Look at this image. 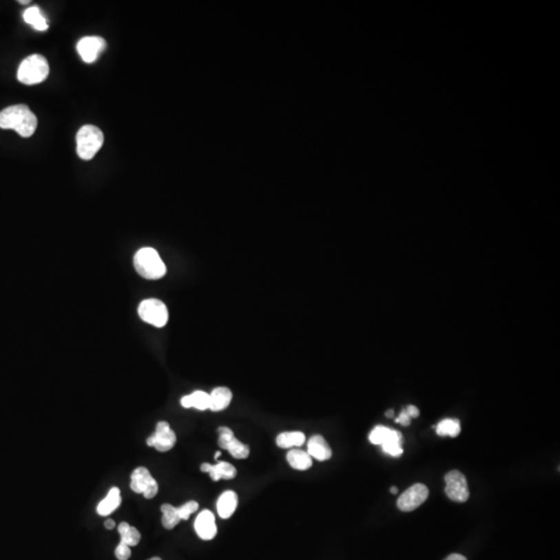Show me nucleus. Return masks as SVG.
Returning <instances> with one entry per match:
<instances>
[{
    "label": "nucleus",
    "mask_w": 560,
    "mask_h": 560,
    "mask_svg": "<svg viewBox=\"0 0 560 560\" xmlns=\"http://www.w3.org/2000/svg\"><path fill=\"white\" fill-rule=\"evenodd\" d=\"M395 422H397V424H402V426H410V424H411V418H410V416L408 415L407 412L404 410V411L400 414V416L397 418Z\"/></svg>",
    "instance_id": "nucleus-29"
},
{
    "label": "nucleus",
    "mask_w": 560,
    "mask_h": 560,
    "mask_svg": "<svg viewBox=\"0 0 560 560\" xmlns=\"http://www.w3.org/2000/svg\"><path fill=\"white\" fill-rule=\"evenodd\" d=\"M391 432H393V428H386L384 426H377L369 434V441L373 444L381 445L391 436Z\"/></svg>",
    "instance_id": "nucleus-26"
},
{
    "label": "nucleus",
    "mask_w": 560,
    "mask_h": 560,
    "mask_svg": "<svg viewBox=\"0 0 560 560\" xmlns=\"http://www.w3.org/2000/svg\"><path fill=\"white\" fill-rule=\"evenodd\" d=\"M49 75V65L47 59L41 54H32L26 57L18 69V80L28 85L41 83Z\"/></svg>",
    "instance_id": "nucleus-4"
},
{
    "label": "nucleus",
    "mask_w": 560,
    "mask_h": 560,
    "mask_svg": "<svg viewBox=\"0 0 560 560\" xmlns=\"http://www.w3.org/2000/svg\"><path fill=\"white\" fill-rule=\"evenodd\" d=\"M287 459L292 468L296 470H309L313 466V459L307 451L301 449H292L287 455Z\"/></svg>",
    "instance_id": "nucleus-17"
},
{
    "label": "nucleus",
    "mask_w": 560,
    "mask_h": 560,
    "mask_svg": "<svg viewBox=\"0 0 560 560\" xmlns=\"http://www.w3.org/2000/svg\"><path fill=\"white\" fill-rule=\"evenodd\" d=\"M38 118L25 104L10 106L0 112V128L15 130L22 137L36 132Z\"/></svg>",
    "instance_id": "nucleus-1"
},
{
    "label": "nucleus",
    "mask_w": 560,
    "mask_h": 560,
    "mask_svg": "<svg viewBox=\"0 0 560 560\" xmlns=\"http://www.w3.org/2000/svg\"><path fill=\"white\" fill-rule=\"evenodd\" d=\"M445 493L449 499L455 502H466L470 496L468 484L465 475L457 470H451L445 475Z\"/></svg>",
    "instance_id": "nucleus-6"
},
{
    "label": "nucleus",
    "mask_w": 560,
    "mask_h": 560,
    "mask_svg": "<svg viewBox=\"0 0 560 560\" xmlns=\"http://www.w3.org/2000/svg\"><path fill=\"white\" fill-rule=\"evenodd\" d=\"M180 404L184 408H196L204 411L210 407V395L205 391H194L191 395H185L180 400Z\"/></svg>",
    "instance_id": "nucleus-18"
},
{
    "label": "nucleus",
    "mask_w": 560,
    "mask_h": 560,
    "mask_svg": "<svg viewBox=\"0 0 560 560\" xmlns=\"http://www.w3.org/2000/svg\"><path fill=\"white\" fill-rule=\"evenodd\" d=\"M436 431L439 436L455 438L461 433V424L457 419L447 418V419H443L439 422L438 426H436Z\"/></svg>",
    "instance_id": "nucleus-24"
},
{
    "label": "nucleus",
    "mask_w": 560,
    "mask_h": 560,
    "mask_svg": "<svg viewBox=\"0 0 560 560\" xmlns=\"http://www.w3.org/2000/svg\"><path fill=\"white\" fill-rule=\"evenodd\" d=\"M304 443L305 435L302 432H284L276 438L277 446L280 448L302 446Z\"/></svg>",
    "instance_id": "nucleus-20"
},
{
    "label": "nucleus",
    "mask_w": 560,
    "mask_h": 560,
    "mask_svg": "<svg viewBox=\"0 0 560 560\" xmlns=\"http://www.w3.org/2000/svg\"><path fill=\"white\" fill-rule=\"evenodd\" d=\"M391 492L395 495V494H397V492H399V490H397V488L391 487Z\"/></svg>",
    "instance_id": "nucleus-33"
},
{
    "label": "nucleus",
    "mask_w": 560,
    "mask_h": 560,
    "mask_svg": "<svg viewBox=\"0 0 560 560\" xmlns=\"http://www.w3.org/2000/svg\"><path fill=\"white\" fill-rule=\"evenodd\" d=\"M393 413H395V412H393V410H391V411H387V417H393Z\"/></svg>",
    "instance_id": "nucleus-34"
},
{
    "label": "nucleus",
    "mask_w": 560,
    "mask_h": 560,
    "mask_svg": "<svg viewBox=\"0 0 560 560\" xmlns=\"http://www.w3.org/2000/svg\"><path fill=\"white\" fill-rule=\"evenodd\" d=\"M307 453L318 461H327L332 457L331 447L321 435H315L309 439Z\"/></svg>",
    "instance_id": "nucleus-14"
},
{
    "label": "nucleus",
    "mask_w": 560,
    "mask_h": 560,
    "mask_svg": "<svg viewBox=\"0 0 560 560\" xmlns=\"http://www.w3.org/2000/svg\"><path fill=\"white\" fill-rule=\"evenodd\" d=\"M19 3H22V5H26V3H30V1H19Z\"/></svg>",
    "instance_id": "nucleus-37"
},
{
    "label": "nucleus",
    "mask_w": 560,
    "mask_h": 560,
    "mask_svg": "<svg viewBox=\"0 0 560 560\" xmlns=\"http://www.w3.org/2000/svg\"><path fill=\"white\" fill-rule=\"evenodd\" d=\"M444 560H467V558L465 556L461 555V554H450V555L447 556Z\"/></svg>",
    "instance_id": "nucleus-31"
},
{
    "label": "nucleus",
    "mask_w": 560,
    "mask_h": 560,
    "mask_svg": "<svg viewBox=\"0 0 560 560\" xmlns=\"http://www.w3.org/2000/svg\"><path fill=\"white\" fill-rule=\"evenodd\" d=\"M233 400V393L227 387H217L210 395V407L209 409L214 412L222 411L227 409Z\"/></svg>",
    "instance_id": "nucleus-16"
},
{
    "label": "nucleus",
    "mask_w": 560,
    "mask_h": 560,
    "mask_svg": "<svg viewBox=\"0 0 560 560\" xmlns=\"http://www.w3.org/2000/svg\"><path fill=\"white\" fill-rule=\"evenodd\" d=\"M194 528H196L198 537L204 541H211L214 539L217 535L214 514L209 510L200 512L194 523Z\"/></svg>",
    "instance_id": "nucleus-12"
},
{
    "label": "nucleus",
    "mask_w": 560,
    "mask_h": 560,
    "mask_svg": "<svg viewBox=\"0 0 560 560\" xmlns=\"http://www.w3.org/2000/svg\"><path fill=\"white\" fill-rule=\"evenodd\" d=\"M134 267L141 277L149 280L162 278L166 274V266L157 250L151 247L141 248L134 256Z\"/></svg>",
    "instance_id": "nucleus-2"
},
{
    "label": "nucleus",
    "mask_w": 560,
    "mask_h": 560,
    "mask_svg": "<svg viewBox=\"0 0 560 560\" xmlns=\"http://www.w3.org/2000/svg\"><path fill=\"white\" fill-rule=\"evenodd\" d=\"M162 524L166 529H172L180 523V518L178 516V508L170 506V504H163L161 506Z\"/></svg>",
    "instance_id": "nucleus-25"
},
{
    "label": "nucleus",
    "mask_w": 560,
    "mask_h": 560,
    "mask_svg": "<svg viewBox=\"0 0 560 560\" xmlns=\"http://www.w3.org/2000/svg\"><path fill=\"white\" fill-rule=\"evenodd\" d=\"M198 510V504L196 501H189L178 508V516L180 520H188L194 512Z\"/></svg>",
    "instance_id": "nucleus-27"
},
{
    "label": "nucleus",
    "mask_w": 560,
    "mask_h": 560,
    "mask_svg": "<svg viewBox=\"0 0 560 560\" xmlns=\"http://www.w3.org/2000/svg\"><path fill=\"white\" fill-rule=\"evenodd\" d=\"M131 489L135 493L143 494L147 499H152L158 493V484L145 467H138L131 475Z\"/></svg>",
    "instance_id": "nucleus-7"
},
{
    "label": "nucleus",
    "mask_w": 560,
    "mask_h": 560,
    "mask_svg": "<svg viewBox=\"0 0 560 560\" xmlns=\"http://www.w3.org/2000/svg\"><path fill=\"white\" fill-rule=\"evenodd\" d=\"M149 560H162V559L160 557H153V558H151V559H149Z\"/></svg>",
    "instance_id": "nucleus-36"
},
{
    "label": "nucleus",
    "mask_w": 560,
    "mask_h": 560,
    "mask_svg": "<svg viewBox=\"0 0 560 560\" xmlns=\"http://www.w3.org/2000/svg\"><path fill=\"white\" fill-rule=\"evenodd\" d=\"M106 49V41L101 37H84L78 42L77 50L85 63L97 61L100 53Z\"/></svg>",
    "instance_id": "nucleus-11"
},
{
    "label": "nucleus",
    "mask_w": 560,
    "mask_h": 560,
    "mask_svg": "<svg viewBox=\"0 0 560 560\" xmlns=\"http://www.w3.org/2000/svg\"><path fill=\"white\" fill-rule=\"evenodd\" d=\"M218 434L219 446L229 451L235 459H244L249 457V446L240 442L231 428L227 426H220L218 428Z\"/></svg>",
    "instance_id": "nucleus-9"
},
{
    "label": "nucleus",
    "mask_w": 560,
    "mask_h": 560,
    "mask_svg": "<svg viewBox=\"0 0 560 560\" xmlns=\"http://www.w3.org/2000/svg\"><path fill=\"white\" fill-rule=\"evenodd\" d=\"M428 487L424 484H415L400 496L397 499V508L402 512H412L419 508L428 499Z\"/></svg>",
    "instance_id": "nucleus-8"
},
{
    "label": "nucleus",
    "mask_w": 560,
    "mask_h": 560,
    "mask_svg": "<svg viewBox=\"0 0 560 560\" xmlns=\"http://www.w3.org/2000/svg\"><path fill=\"white\" fill-rule=\"evenodd\" d=\"M402 443H403V436H402L401 433L397 432V430H393L391 436L386 439L384 443L381 444V446H382L383 451L385 453L391 455V457H401L402 453H404Z\"/></svg>",
    "instance_id": "nucleus-22"
},
{
    "label": "nucleus",
    "mask_w": 560,
    "mask_h": 560,
    "mask_svg": "<svg viewBox=\"0 0 560 560\" xmlns=\"http://www.w3.org/2000/svg\"><path fill=\"white\" fill-rule=\"evenodd\" d=\"M138 315L143 322L157 328L164 327L168 322L167 307L158 299L143 300L139 304Z\"/></svg>",
    "instance_id": "nucleus-5"
},
{
    "label": "nucleus",
    "mask_w": 560,
    "mask_h": 560,
    "mask_svg": "<svg viewBox=\"0 0 560 560\" xmlns=\"http://www.w3.org/2000/svg\"><path fill=\"white\" fill-rule=\"evenodd\" d=\"M116 556L118 560H128L131 557V549L128 545L121 541L116 547Z\"/></svg>",
    "instance_id": "nucleus-28"
},
{
    "label": "nucleus",
    "mask_w": 560,
    "mask_h": 560,
    "mask_svg": "<svg viewBox=\"0 0 560 560\" xmlns=\"http://www.w3.org/2000/svg\"><path fill=\"white\" fill-rule=\"evenodd\" d=\"M23 18L26 23L30 24L34 30H39V32H44V30H48L47 19L43 15L40 8L32 7L26 10L24 12Z\"/></svg>",
    "instance_id": "nucleus-21"
},
{
    "label": "nucleus",
    "mask_w": 560,
    "mask_h": 560,
    "mask_svg": "<svg viewBox=\"0 0 560 560\" xmlns=\"http://www.w3.org/2000/svg\"><path fill=\"white\" fill-rule=\"evenodd\" d=\"M116 526V523H114V520H107L105 522V527L108 529V530H112L114 529V527Z\"/></svg>",
    "instance_id": "nucleus-32"
},
{
    "label": "nucleus",
    "mask_w": 560,
    "mask_h": 560,
    "mask_svg": "<svg viewBox=\"0 0 560 560\" xmlns=\"http://www.w3.org/2000/svg\"><path fill=\"white\" fill-rule=\"evenodd\" d=\"M405 411L407 412V414L410 416V418H416L419 416V410H418L415 406H408V407L406 408Z\"/></svg>",
    "instance_id": "nucleus-30"
},
{
    "label": "nucleus",
    "mask_w": 560,
    "mask_h": 560,
    "mask_svg": "<svg viewBox=\"0 0 560 560\" xmlns=\"http://www.w3.org/2000/svg\"><path fill=\"white\" fill-rule=\"evenodd\" d=\"M118 533L121 535V541L126 543L129 547L138 545L141 535L135 527L130 526L128 523L123 522L118 525Z\"/></svg>",
    "instance_id": "nucleus-23"
},
{
    "label": "nucleus",
    "mask_w": 560,
    "mask_h": 560,
    "mask_svg": "<svg viewBox=\"0 0 560 560\" xmlns=\"http://www.w3.org/2000/svg\"><path fill=\"white\" fill-rule=\"evenodd\" d=\"M77 154L82 160H92L104 143V134L98 127L85 125L76 135Z\"/></svg>",
    "instance_id": "nucleus-3"
},
{
    "label": "nucleus",
    "mask_w": 560,
    "mask_h": 560,
    "mask_svg": "<svg viewBox=\"0 0 560 560\" xmlns=\"http://www.w3.org/2000/svg\"><path fill=\"white\" fill-rule=\"evenodd\" d=\"M176 433L170 428L166 422H160L156 428V432L147 438L149 446L155 447L158 451L166 453L176 445Z\"/></svg>",
    "instance_id": "nucleus-10"
},
{
    "label": "nucleus",
    "mask_w": 560,
    "mask_h": 560,
    "mask_svg": "<svg viewBox=\"0 0 560 560\" xmlns=\"http://www.w3.org/2000/svg\"><path fill=\"white\" fill-rule=\"evenodd\" d=\"M220 455H221L220 451H217V453H215V459H218V457H220Z\"/></svg>",
    "instance_id": "nucleus-35"
},
{
    "label": "nucleus",
    "mask_w": 560,
    "mask_h": 560,
    "mask_svg": "<svg viewBox=\"0 0 560 560\" xmlns=\"http://www.w3.org/2000/svg\"><path fill=\"white\" fill-rule=\"evenodd\" d=\"M200 470L202 473H209L214 481H218L219 479H233L237 475L235 467L227 462H218L216 465L204 463L200 466Z\"/></svg>",
    "instance_id": "nucleus-13"
},
{
    "label": "nucleus",
    "mask_w": 560,
    "mask_h": 560,
    "mask_svg": "<svg viewBox=\"0 0 560 560\" xmlns=\"http://www.w3.org/2000/svg\"><path fill=\"white\" fill-rule=\"evenodd\" d=\"M238 506V495L234 491H225L217 501V512L222 519L233 516Z\"/></svg>",
    "instance_id": "nucleus-15"
},
{
    "label": "nucleus",
    "mask_w": 560,
    "mask_h": 560,
    "mask_svg": "<svg viewBox=\"0 0 560 560\" xmlns=\"http://www.w3.org/2000/svg\"><path fill=\"white\" fill-rule=\"evenodd\" d=\"M121 504V493L118 488H112L107 497L100 502L97 508L100 516H108L116 510Z\"/></svg>",
    "instance_id": "nucleus-19"
}]
</instances>
